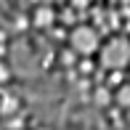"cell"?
Wrapping results in <instances>:
<instances>
[{"instance_id":"6da1fadb","label":"cell","mask_w":130,"mask_h":130,"mask_svg":"<svg viewBox=\"0 0 130 130\" xmlns=\"http://www.w3.org/2000/svg\"><path fill=\"white\" fill-rule=\"evenodd\" d=\"M11 77H13V72H11V67L0 58V85H5V82H11Z\"/></svg>"}]
</instances>
